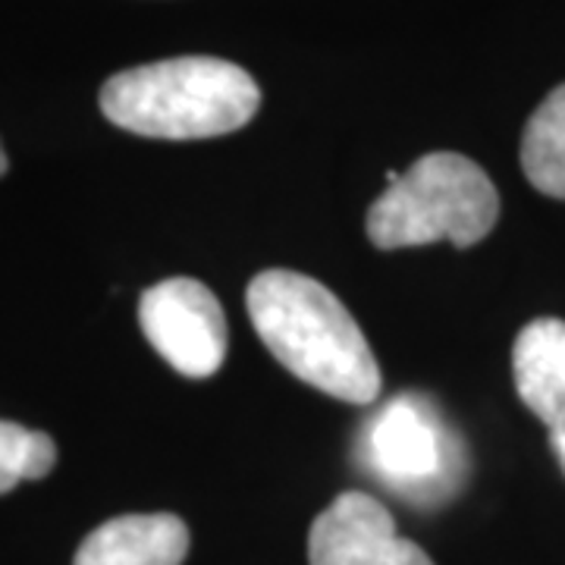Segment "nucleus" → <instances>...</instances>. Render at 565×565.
<instances>
[{"label":"nucleus","instance_id":"nucleus-5","mask_svg":"<svg viewBox=\"0 0 565 565\" xmlns=\"http://www.w3.org/2000/svg\"><path fill=\"white\" fill-rule=\"evenodd\" d=\"M145 340L182 377L207 381L221 371L230 345L221 299L192 277H170L145 289L139 299Z\"/></svg>","mask_w":565,"mask_h":565},{"label":"nucleus","instance_id":"nucleus-11","mask_svg":"<svg viewBox=\"0 0 565 565\" xmlns=\"http://www.w3.org/2000/svg\"><path fill=\"white\" fill-rule=\"evenodd\" d=\"M7 173V154H3V145H0V177Z\"/></svg>","mask_w":565,"mask_h":565},{"label":"nucleus","instance_id":"nucleus-1","mask_svg":"<svg viewBox=\"0 0 565 565\" xmlns=\"http://www.w3.org/2000/svg\"><path fill=\"white\" fill-rule=\"evenodd\" d=\"M267 352L302 384L349 405L381 396V364L362 327L323 282L296 270H264L245 292Z\"/></svg>","mask_w":565,"mask_h":565},{"label":"nucleus","instance_id":"nucleus-10","mask_svg":"<svg viewBox=\"0 0 565 565\" xmlns=\"http://www.w3.org/2000/svg\"><path fill=\"white\" fill-rule=\"evenodd\" d=\"M57 465V446L47 434L22 424L0 422V493L22 481H39Z\"/></svg>","mask_w":565,"mask_h":565},{"label":"nucleus","instance_id":"nucleus-7","mask_svg":"<svg viewBox=\"0 0 565 565\" xmlns=\"http://www.w3.org/2000/svg\"><path fill=\"white\" fill-rule=\"evenodd\" d=\"M515 390L550 430V446L565 475V321L537 318L512 345Z\"/></svg>","mask_w":565,"mask_h":565},{"label":"nucleus","instance_id":"nucleus-4","mask_svg":"<svg viewBox=\"0 0 565 565\" xmlns=\"http://www.w3.org/2000/svg\"><path fill=\"white\" fill-rule=\"evenodd\" d=\"M355 459L412 505L449 503L468 481V446L424 393H399L364 422Z\"/></svg>","mask_w":565,"mask_h":565},{"label":"nucleus","instance_id":"nucleus-9","mask_svg":"<svg viewBox=\"0 0 565 565\" xmlns=\"http://www.w3.org/2000/svg\"><path fill=\"white\" fill-rule=\"evenodd\" d=\"M522 170L537 192L565 202V85L553 88L531 114L522 136Z\"/></svg>","mask_w":565,"mask_h":565},{"label":"nucleus","instance_id":"nucleus-6","mask_svg":"<svg viewBox=\"0 0 565 565\" xmlns=\"http://www.w3.org/2000/svg\"><path fill=\"white\" fill-rule=\"evenodd\" d=\"M311 565H434L422 546L396 534L390 509L362 490H345L315 519Z\"/></svg>","mask_w":565,"mask_h":565},{"label":"nucleus","instance_id":"nucleus-3","mask_svg":"<svg viewBox=\"0 0 565 565\" xmlns=\"http://www.w3.org/2000/svg\"><path fill=\"white\" fill-rule=\"evenodd\" d=\"M500 221V192L484 170L456 151L412 163L367 211V236L384 252L446 243L468 248Z\"/></svg>","mask_w":565,"mask_h":565},{"label":"nucleus","instance_id":"nucleus-2","mask_svg":"<svg viewBox=\"0 0 565 565\" xmlns=\"http://www.w3.org/2000/svg\"><path fill=\"white\" fill-rule=\"evenodd\" d=\"M262 107L258 82L221 57H173L104 82L102 114L148 139H214L243 129Z\"/></svg>","mask_w":565,"mask_h":565},{"label":"nucleus","instance_id":"nucleus-8","mask_svg":"<svg viewBox=\"0 0 565 565\" xmlns=\"http://www.w3.org/2000/svg\"><path fill=\"white\" fill-rule=\"evenodd\" d=\"M189 527L180 515H120L82 541L73 565H182Z\"/></svg>","mask_w":565,"mask_h":565}]
</instances>
